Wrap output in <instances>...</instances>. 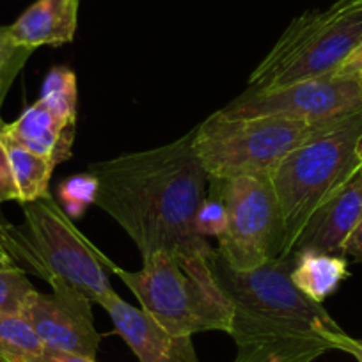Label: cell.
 Here are the masks:
<instances>
[{
    "instance_id": "obj_19",
    "label": "cell",
    "mask_w": 362,
    "mask_h": 362,
    "mask_svg": "<svg viewBox=\"0 0 362 362\" xmlns=\"http://www.w3.org/2000/svg\"><path fill=\"white\" fill-rule=\"evenodd\" d=\"M98 194V180L90 173L75 174L57 187V196L68 217H80L89 204H95Z\"/></svg>"
},
{
    "instance_id": "obj_17",
    "label": "cell",
    "mask_w": 362,
    "mask_h": 362,
    "mask_svg": "<svg viewBox=\"0 0 362 362\" xmlns=\"http://www.w3.org/2000/svg\"><path fill=\"white\" fill-rule=\"evenodd\" d=\"M45 350L22 315L0 313V362H27Z\"/></svg>"
},
{
    "instance_id": "obj_7",
    "label": "cell",
    "mask_w": 362,
    "mask_h": 362,
    "mask_svg": "<svg viewBox=\"0 0 362 362\" xmlns=\"http://www.w3.org/2000/svg\"><path fill=\"white\" fill-rule=\"evenodd\" d=\"M311 128L304 121L281 117L229 119L217 110L194 128V146L210 180L270 176Z\"/></svg>"
},
{
    "instance_id": "obj_26",
    "label": "cell",
    "mask_w": 362,
    "mask_h": 362,
    "mask_svg": "<svg viewBox=\"0 0 362 362\" xmlns=\"http://www.w3.org/2000/svg\"><path fill=\"white\" fill-rule=\"evenodd\" d=\"M343 256H350L355 261H358V263H362V221L358 222L357 228L348 236L346 243L343 247Z\"/></svg>"
},
{
    "instance_id": "obj_28",
    "label": "cell",
    "mask_w": 362,
    "mask_h": 362,
    "mask_svg": "<svg viewBox=\"0 0 362 362\" xmlns=\"http://www.w3.org/2000/svg\"><path fill=\"white\" fill-rule=\"evenodd\" d=\"M341 351H346V354L354 355L355 361L362 362V339H354V337L346 336Z\"/></svg>"
},
{
    "instance_id": "obj_9",
    "label": "cell",
    "mask_w": 362,
    "mask_h": 362,
    "mask_svg": "<svg viewBox=\"0 0 362 362\" xmlns=\"http://www.w3.org/2000/svg\"><path fill=\"white\" fill-rule=\"evenodd\" d=\"M362 110V78L358 75H327L277 87L267 93H243L218 110L229 119H281L325 123Z\"/></svg>"
},
{
    "instance_id": "obj_14",
    "label": "cell",
    "mask_w": 362,
    "mask_h": 362,
    "mask_svg": "<svg viewBox=\"0 0 362 362\" xmlns=\"http://www.w3.org/2000/svg\"><path fill=\"white\" fill-rule=\"evenodd\" d=\"M75 124L57 117L37 100L23 110L18 119L8 123V135L59 165L71 156Z\"/></svg>"
},
{
    "instance_id": "obj_13",
    "label": "cell",
    "mask_w": 362,
    "mask_h": 362,
    "mask_svg": "<svg viewBox=\"0 0 362 362\" xmlns=\"http://www.w3.org/2000/svg\"><path fill=\"white\" fill-rule=\"evenodd\" d=\"M78 8L80 0H37L8 27V33L18 47L30 50L69 43L75 37Z\"/></svg>"
},
{
    "instance_id": "obj_22",
    "label": "cell",
    "mask_w": 362,
    "mask_h": 362,
    "mask_svg": "<svg viewBox=\"0 0 362 362\" xmlns=\"http://www.w3.org/2000/svg\"><path fill=\"white\" fill-rule=\"evenodd\" d=\"M34 50L30 48L18 47L11 40L8 33V27H0V75L2 73H20L25 62L29 61L30 54Z\"/></svg>"
},
{
    "instance_id": "obj_16",
    "label": "cell",
    "mask_w": 362,
    "mask_h": 362,
    "mask_svg": "<svg viewBox=\"0 0 362 362\" xmlns=\"http://www.w3.org/2000/svg\"><path fill=\"white\" fill-rule=\"evenodd\" d=\"M4 144L9 165H11L13 180H15L16 190H18V203H30V201L48 196L50 194L48 185H50L52 174L57 165L13 141L8 135V130L4 135Z\"/></svg>"
},
{
    "instance_id": "obj_27",
    "label": "cell",
    "mask_w": 362,
    "mask_h": 362,
    "mask_svg": "<svg viewBox=\"0 0 362 362\" xmlns=\"http://www.w3.org/2000/svg\"><path fill=\"white\" fill-rule=\"evenodd\" d=\"M8 268H20L16 259L13 257V254L9 252L8 243H6L4 236V228H2V222H0V270H8Z\"/></svg>"
},
{
    "instance_id": "obj_29",
    "label": "cell",
    "mask_w": 362,
    "mask_h": 362,
    "mask_svg": "<svg viewBox=\"0 0 362 362\" xmlns=\"http://www.w3.org/2000/svg\"><path fill=\"white\" fill-rule=\"evenodd\" d=\"M18 76V73H2L0 75V107H2V103H4V98L6 95H8L9 87H11V83L15 82V78Z\"/></svg>"
},
{
    "instance_id": "obj_3",
    "label": "cell",
    "mask_w": 362,
    "mask_h": 362,
    "mask_svg": "<svg viewBox=\"0 0 362 362\" xmlns=\"http://www.w3.org/2000/svg\"><path fill=\"white\" fill-rule=\"evenodd\" d=\"M362 110L313 124L270 173L279 206L283 254H293L295 243L309 218L361 173Z\"/></svg>"
},
{
    "instance_id": "obj_21",
    "label": "cell",
    "mask_w": 362,
    "mask_h": 362,
    "mask_svg": "<svg viewBox=\"0 0 362 362\" xmlns=\"http://www.w3.org/2000/svg\"><path fill=\"white\" fill-rule=\"evenodd\" d=\"M226 226H228V210L222 197H204L194 217V228L197 235L203 238L206 236L221 238L222 233L226 231Z\"/></svg>"
},
{
    "instance_id": "obj_30",
    "label": "cell",
    "mask_w": 362,
    "mask_h": 362,
    "mask_svg": "<svg viewBox=\"0 0 362 362\" xmlns=\"http://www.w3.org/2000/svg\"><path fill=\"white\" fill-rule=\"evenodd\" d=\"M361 156H362V144H361ZM361 174H362V163H361Z\"/></svg>"
},
{
    "instance_id": "obj_24",
    "label": "cell",
    "mask_w": 362,
    "mask_h": 362,
    "mask_svg": "<svg viewBox=\"0 0 362 362\" xmlns=\"http://www.w3.org/2000/svg\"><path fill=\"white\" fill-rule=\"evenodd\" d=\"M27 362H96V358L82 357V355L68 354V351H57L45 348L40 355L33 357Z\"/></svg>"
},
{
    "instance_id": "obj_18",
    "label": "cell",
    "mask_w": 362,
    "mask_h": 362,
    "mask_svg": "<svg viewBox=\"0 0 362 362\" xmlns=\"http://www.w3.org/2000/svg\"><path fill=\"white\" fill-rule=\"evenodd\" d=\"M40 102L61 119L76 123V76L68 68H52L41 87Z\"/></svg>"
},
{
    "instance_id": "obj_2",
    "label": "cell",
    "mask_w": 362,
    "mask_h": 362,
    "mask_svg": "<svg viewBox=\"0 0 362 362\" xmlns=\"http://www.w3.org/2000/svg\"><path fill=\"white\" fill-rule=\"evenodd\" d=\"M295 254L254 270H233L215 250L210 257L217 283L233 305L229 336L238 346L235 362H313L341 350L348 334L291 281Z\"/></svg>"
},
{
    "instance_id": "obj_25",
    "label": "cell",
    "mask_w": 362,
    "mask_h": 362,
    "mask_svg": "<svg viewBox=\"0 0 362 362\" xmlns=\"http://www.w3.org/2000/svg\"><path fill=\"white\" fill-rule=\"evenodd\" d=\"M362 73V41L358 43V47L344 59L343 64L332 73V75H341V76H350V75H361Z\"/></svg>"
},
{
    "instance_id": "obj_8",
    "label": "cell",
    "mask_w": 362,
    "mask_h": 362,
    "mask_svg": "<svg viewBox=\"0 0 362 362\" xmlns=\"http://www.w3.org/2000/svg\"><path fill=\"white\" fill-rule=\"evenodd\" d=\"M210 180V177H208ZM228 210L217 254L233 270H254L283 254L279 206L270 176L210 180Z\"/></svg>"
},
{
    "instance_id": "obj_23",
    "label": "cell",
    "mask_w": 362,
    "mask_h": 362,
    "mask_svg": "<svg viewBox=\"0 0 362 362\" xmlns=\"http://www.w3.org/2000/svg\"><path fill=\"white\" fill-rule=\"evenodd\" d=\"M8 130V123L0 117V203L6 201H18L15 180H13L11 165H9L8 151H6L4 135Z\"/></svg>"
},
{
    "instance_id": "obj_5",
    "label": "cell",
    "mask_w": 362,
    "mask_h": 362,
    "mask_svg": "<svg viewBox=\"0 0 362 362\" xmlns=\"http://www.w3.org/2000/svg\"><path fill=\"white\" fill-rule=\"evenodd\" d=\"M22 206L23 228L2 222L6 243L18 267L23 263L43 277L52 291H75L90 304H98L112 291L107 259L76 231L50 194Z\"/></svg>"
},
{
    "instance_id": "obj_10",
    "label": "cell",
    "mask_w": 362,
    "mask_h": 362,
    "mask_svg": "<svg viewBox=\"0 0 362 362\" xmlns=\"http://www.w3.org/2000/svg\"><path fill=\"white\" fill-rule=\"evenodd\" d=\"M22 316L48 350L96 358L102 337L95 327L90 302L82 295L69 290L45 295L34 290Z\"/></svg>"
},
{
    "instance_id": "obj_4",
    "label": "cell",
    "mask_w": 362,
    "mask_h": 362,
    "mask_svg": "<svg viewBox=\"0 0 362 362\" xmlns=\"http://www.w3.org/2000/svg\"><path fill=\"white\" fill-rule=\"evenodd\" d=\"M206 254L158 252L142 257L139 272L112 267L139 304L176 336L208 330L229 334L233 305L217 283Z\"/></svg>"
},
{
    "instance_id": "obj_1",
    "label": "cell",
    "mask_w": 362,
    "mask_h": 362,
    "mask_svg": "<svg viewBox=\"0 0 362 362\" xmlns=\"http://www.w3.org/2000/svg\"><path fill=\"white\" fill-rule=\"evenodd\" d=\"M89 173L98 180L95 204L127 231L142 257L215 254L194 228L208 183L194 130L160 148L90 163Z\"/></svg>"
},
{
    "instance_id": "obj_31",
    "label": "cell",
    "mask_w": 362,
    "mask_h": 362,
    "mask_svg": "<svg viewBox=\"0 0 362 362\" xmlns=\"http://www.w3.org/2000/svg\"><path fill=\"white\" fill-rule=\"evenodd\" d=\"M358 76H361V78H362V73H361V75H358Z\"/></svg>"
},
{
    "instance_id": "obj_12",
    "label": "cell",
    "mask_w": 362,
    "mask_h": 362,
    "mask_svg": "<svg viewBox=\"0 0 362 362\" xmlns=\"http://www.w3.org/2000/svg\"><path fill=\"white\" fill-rule=\"evenodd\" d=\"M362 221V174L327 201L305 224L295 243L293 254L313 249L343 256V247L358 222Z\"/></svg>"
},
{
    "instance_id": "obj_11",
    "label": "cell",
    "mask_w": 362,
    "mask_h": 362,
    "mask_svg": "<svg viewBox=\"0 0 362 362\" xmlns=\"http://www.w3.org/2000/svg\"><path fill=\"white\" fill-rule=\"evenodd\" d=\"M114 323V329L137 355L139 362H197L192 337L176 336L151 315L109 291L98 302Z\"/></svg>"
},
{
    "instance_id": "obj_15",
    "label": "cell",
    "mask_w": 362,
    "mask_h": 362,
    "mask_svg": "<svg viewBox=\"0 0 362 362\" xmlns=\"http://www.w3.org/2000/svg\"><path fill=\"white\" fill-rule=\"evenodd\" d=\"M348 277L350 272L344 256L313 249L298 250L295 254L291 281L313 302L323 304Z\"/></svg>"
},
{
    "instance_id": "obj_20",
    "label": "cell",
    "mask_w": 362,
    "mask_h": 362,
    "mask_svg": "<svg viewBox=\"0 0 362 362\" xmlns=\"http://www.w3.org/2000/svg\"><path fill=\"white\" fill-rule=\"evenodd\" d=\"M34 291V286L27 279L23 268L0 270V313L22 315L27 298Z\"/></svg>"
},
{
    "instance_id": "obj_6",
    "label": "cell",
    "mask_w": 362,
    "mask_h": 362,
    "mask_svg": "<svg viewBox=\"0 0 362 362\" xmlns=\"http://www.w3.org/2000/svg\"><path fill=\"white\" fill-rule=\"evenodd\" d=\"M362 41V0H336L297 16L249 76L247 93H267L332 75Z\"/></svg>"
}]
</instances>
